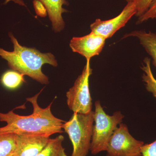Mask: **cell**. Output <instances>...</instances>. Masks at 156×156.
I'll return each instance as SVG.
<instances>
[{
  "mask_svg": "<svg viewBox=\"0 0 156 156\" xmlns=\"http://www.w3.org/2000/svg\"><path fill=\"white\" fill-rule=\"evenodd\" d=\"M134 37L139 40L140 45L152 58V63L156 68V32L145 30H134L126 34L123 38Z\"/></svg>",
  "mask_w": 156,
  "mask_h": 156,
  "instance_id": "obj_11",
  "label": "cell"
},
{
  "mask_svg": "<svg viewBox=\"0 0 156 156\" xmlns=\"http://www.w3.org/2000/svg\"><path fill=\"white\" fill-rule=\"evenodd\" d=\"M142 156H156V140L150 144H144L141 148Z\"/></svg>",
  "mask_w": 156,
  "mask_h": 156,
  "instance_id": "obj_18",
  "label": "cell"
},
{
  "mask_svg": "<svg viewBox=\"0 0 156 156\" xmlns=\"http://www.w3.org/2000/svg\"><path fill=\"white\" fill-rule=\"evenodd\" d=\"M33 4L34 8L38 15L41 17L47 16L48 14L47 9L42 3L37 0H34Z\"/></svg>",
  "mask_w": 156,
  "mask_h": 156,
  "instance_id": "obj_19",
  "label": "cell"
},
{
  "mask_svg": "<svg viewBox=\"0 0 156 156\" xmlns=\"http://www.w3.org/2000/svg\"><path fill=\"white\" fill-rule=\"evenodd\" d=\"M64 140L61 135L50 138L47 145L37 156H67L62 145Z\"/></svg>",
  "mask_w": 156,
  "mask_h": 156,
  "instance_id": "obj_12",
  "label": "cell"
},
{
  "mask_svg": "<svg viewBox=\"0 0 156 156\" xmlns=\"http://www.w3.org/2000/svg\"><path fill=\"white\" fill-rule=\"evenodd\" d=\"M17 134H0V156H10L15 153Z\"/></svg>",
  "mask_w": 156,
  "mask_h": 156,
  "instance_id": "obj_15",
  "label": "cell"
},
{
  "mask_svg": "<svg viewBox=\"0 0 156 156\" xmlns=\"http://www.w3.org/2000/svg\"><path fill=\"white\" fill-rule=\"evenodd\" d=\"M11 1H13L14 3L18 4L20 5L25 6V3L23 0H5V3H5V4H7V3L9 2H11Z\"/></svg>",
  "mask_w": 156,
  "mask_h": 156,
  "instance_id": "obj_20",
  "label": "cell"
},
{
  "mask_svg": "<svg viewBox=\"0 0 156 156\" xmlns=\"http://www.w3.org/2000/svg\"><path fill=\"white\" fill-rule=\"evenodd\" d=\"M17 156V155H16V154L15 153H14V154H13L11 155V156Z\"/></svg>",
  "mask_w": 156,
  "mask_h": 156,
  "instance_id": "obj_21",
  "label": "cell"
},
{
  "mask_svg": "<svg viewBox=\"0 0 156 156\" xmlns=\"http://www.w3.org/2000/svg\"><path fill=\"white\" fill-rule=\"evenodd\" d=\"M144 144L130 134L126 125L121 123L110 138L106 156H141Z\"/></svg>",
  "mask_w": 156,
  "mask_h": 156,
  "instance_id": "obj_6",
  "label": "cell"
},
{
  "mask_svg": "<svg viewBox=\"0 0 156 156\" xmlns=\"http://www.w3.org/2000/svg\"><path fill=\"white\" fill-rule=\"evenodd\" d=\"M93 132L90 151L92 154L106 151L110 138L118 125L122 123L125 116L120 111L114 113L112 115L107 114L99 101L95 103Z\"/></svg>",
  "mask_w": 156,
  "mask_h": 156,
  "instance_id": "obj_4",
  "label": "cell"
},
{
  "mask_svg": "<svg viewBox=\"0 0 156 156\" xmlns=\"http://www.w3.org/2000/svg\"><path fill=\"white\" fill-rule=\"evenodd\" d=\"M45 6L49 19L52 23L53 29L56 33L60 32L64 29L65 23L62 14L68 12L63 8L64 5H68L66 0H37Z\"/></svg>",
  "mask_w": 156,
  "mask_h": 156,
  "instance_id": "obj_10",
  "label": "cell"
},
{
  "mask_svg": "<svg viewBox=\"0 0 156 156\" xmlns=\"http://www.w3.org/2000/svg\"><path fill=\"white\" fill-rule=\"evenodd\" d=\"M43 90L34 96L27 98L33 107L32 114L20 115L13 111L7 113L0 112V121L7 123L6 126L0 128V134H15L50 137L53 134L63 132L62 126L65 121L52 114L51 108L53 102L46 108L39 105L38 98Z\"/></svg>",
  "mask_w": 156,
  "mask_h": 156,
  "instance_id": "obj_1",
  "label": "cell"
},
{
  "mask_svg": "<svg viewBox=\"0 0 156 156\" xmlns=\"http://www.w3.org/2000/svg\"><path fill=\"white\" fill-rule=\"evenodd\" d=\"M136 10L134 3L127 2L122 12L116 17L108 20L97 19L90 25L91 31L107 39L126 25L131 17L136 15Z\"/></svg>",
  "mask_w": 156,
  "mask_h": 156,
  "instance_id": "obj_7",
  "label": "cell"
},
{
  "mask_svg": "<svg viewBox=\"0 0 156 156\" xmlns=\"http://www.w3.org/2000/svg\"><path fill=\"white\" fill-rule=\"evenodd\" d=\"M106 40L100 35L91 31L84 36L73 37L70 41L69 47L73 52L80 54L87 60H90L92 57L100 54Z\"/></svg>",
  "mask_w": 156,
  "mask_h": 156,
  "instance_id": "obj_8",
  "label": "cell"
},
{
  "mask_svg": "<svg viewBox=\"0 0 156 156\" xmlns=\"http://www.w3.org/2000/svg\"><path fill=\"white\" fill-rule=\"evenodd\" d=\"M127 2H132L136 7V16L141 17L147 11L153 0H126Z\"/></svg>",
  "mask_w": 156,
  "mask_h": 156,
  "instance_id": "obj_16",
  "label": "cell"
},
{
  "mask_svg": "<svg viewBox=\"0 0 156 156\" xmlns=\"http://www.w3.org/2000/svg\"><path fill=\"white\" fill-rule=\"evenodd\" d=\"M156 19V0H153L147 11L141 17H138L136 24H141L149 19Z\"/></svg>",
  "mask_w": 156,
  "mask_h": 156,
  "instance_id": "obj_17",
  "label": "cell"
},
{
  "mask_svg": "<svg viewBox=\"0 0 156 156\" xmlns=\"http://www.w3.org/2000/svg\"><path fill=\"white\" fill-rule=\"evenodd\" d=\"M94 111L88 114L73 113L69 121L65 122L62 129L73 144L71 156H87L90 150L93 132Z\"/></svg>",
  "mask_w": 156,
  "mask_h": 156,
  "instance_id": "obj_3",
  "label": "cell"
},
{
  "mask_svg": "<svg viewBox=\"0 0 156 156\" xmlns=\"http://www.w3.org/2000/svg\"><path fill=\"white\" fill-rule=\"evenodd\" d=\"M151 58L145 57L143 60L141 69L144 72L142 80L145 85L146 89L150 92L156 99V79L152 71Z\"/></svg>",
  "mask_w": 156,
  "mask_h": 156,
  "instance_id": "obj_13",
  "label": "cell"
},
{
  "mask_svg": "<svg viewBox=\"0 0 156 156\" xmlns=\"http://www.w3.org/2000/svg\"><path fill=\"white\" fill-rule=\"evenodd\" d=\"M9 36L14 50L10 52L0 48V56L7 61L9 67L40 83L49 84V78L42 72V66L48 64L56 67L58 62L55 56L51 53H42L36 48L22 46L12 33H9Z\"/></svg>",
  "mask_w": 156,
  "mask_h": 156,
  "instance_id": "obj_2",
  "label": "cell"
},
{
  "mask_svg": "<svg viewBox=\"0 0 156 156\" xmlns=\"http://www.w3.org/2000/svg\"><path fill=\"white\" fill-rule=\"evenodd\" d=\"M50 137L17 134V156H37L47 145Z\"/></svg>",
  "mask_w": 156,
  "mask_h": 156,
  "instance_id": "obj_9",
  "label": "cell"
},
{
  "mask_svg": "<svg viewBox=\"0 0 156 156\" xmlns=\"http://www.w3.org/2000/svg\"><path fill=\"white\" fill-rule=\"evenodd\" d=\"M24 76L16 71L8 70L2 76L1 83L7 89H16L25 83Z\"/></svg>",
  "mask_w": 156,
  "mask_h": 156,
  "instance_id": "obj_14",
  "label": "cell"
},
{
  "mask_svg": "<svg viewBox=\"0 0 156 156\" xmlns=\"http://www.w3.org/2000/svg\"><path fill=\"white\" fill-rule=\"evenodd\" d=\"M92 72L90 60H87L82 73L66 92V103L73 113L88 114L92 111V99L89 87V79Z\"/></svg>",
  "mask_w": 156,
  "mask_h": 156,
  "instance_id": "obj_5",
  "label": "cell"
}]
</instances>
